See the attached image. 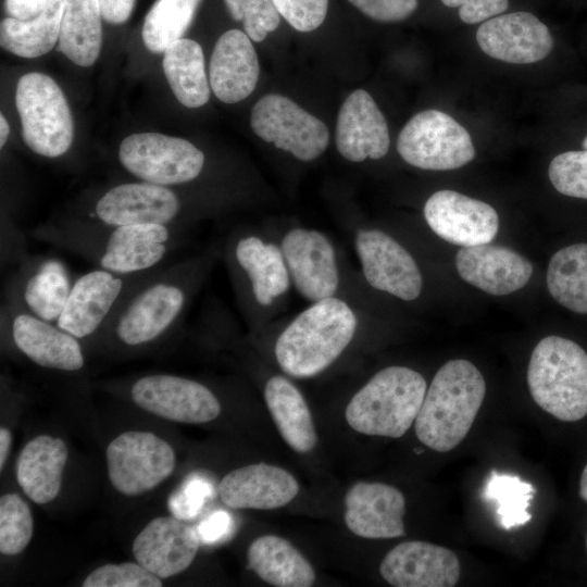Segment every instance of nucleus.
I'll use <instances>...</instances> for the list:
<instances>
[{"mask_svg": "<svg viewBox=\"0 0 587 587\" xmlns=\"http://www.w3.org/2000/svg\"><path fill=\"white\" fill-rule=\"evenodd\" d=\"M182 233L179 226L114 225L74 216L39 225L28 235L74 253L98 268L136 274L165 264L179 246Z\"/></svg>", "mask_w": 587, "mask_h": 587, "instance_id": "obj_1", "label": "nucleus"}, {"mask_svg": "<svg viewBox=\"0 0 587 587\" xmlns=\"http://www.w3.org/2000/svg\"><path fill=\"white\" fill-rule=\"evenodd\" d=\"M203 267L197 259L165 263L153 270L124 299L96 340L135 350L170 336L183 320Z\"/></svg>", "mask_w": 587, "mask_h": 587, "instance_id": "obj_2", "label": "nucleus"}, {"mask_svg": "<svg viewBox=\"0 0 587 587\" xmlns=\"http://www.w3.org/2000/svg\"><path fill=\"white\" fill-rule=\"evenodd\" d=\"M485 394V379L472 362L457 359L445 363L415 419L419 440L437 452L454 449L470 432Z\"/></svg>", "mask_w": 587, "mask_h": 587, "instance_id": "obj_3", "label": "nucleus"}, {"mask_svg": "<svg viewBox=\"0 0 587 587\" xmlns=\"http://www.w3.org/2000/svg\"><path fill=\"white\" fill-rule=\"evenodd\" d=\"M357 317L342 300L315 301L279 335L275 357L290 376L312 377L327 369L352 340Z\"/></svg>", "mask_w": 587, "mask_h": 587, "instance_id": "obj_4", "label": "nucleus"}, {"mask_svg": "<svg viewBox=\"0 0 587 587\" xmlns=\"http://www.w3.org/2000/svg\"><path fill=\"white\" fill-rule=\"evenodd\" d=\"M527 385L535 403L563 422L587 415V353L567 338L547 336L534 348Z\"/></svg>", "mask_w": 587, "mask_h": 587, "instance_id": "obj_5", "label": "nucleus"}, {"mask_svg": "<svg viewBox=\"0 0 587 587\" xmlns=\"http://www.w3.org/2000/svg\"><path fill=\"white\" fill-rule=\"evenodd\" d=\"M426 382L405 366L377 372L350 400L345 417L358 433L390 438L402 437L415 422Z\"/></svg>", "mask_w": 587, "mask_h": 587, "instance_id": "obj_6", "label": "nucleus"}, {"mask_svg": "<svg viewBox=\"0 0 587 587\" xmlns=\"http://www.w3.org/2000/svg\"><path fill=\"white\" fill-rule=\"evenodd\" d=\"M21 134L35 153L55 159L72 146L74 125L66 98L59 85L43 73L23 75L15 90Z\"/></svg>", "mask_w": 587, "mask_h": 587, "instance_id": "obj_7", "label": "nucleus"}, {"mask_svg": "<svg viewBox=\"0 0 587 587\" xmlns=\"http://www.w3.org/2000/svg\"><path fill=\"white\" fill-rule=\"evenodd\" d=\"M153 270L118 274L96 267L79 275L74 279L57 325L82 342L96 340L124 299Z\"/></svg>", "mask_w": 587, "mask_h": 587, "instance_id": "obj_8", "label": "nucleus"}, {"mask_svg": "<svg viewBox=\"0 0 587 587\" xmlns=\"http://www.w3.org/2000/svg\"><path fill=\"white\" fill-rule=\"evenodd\" d=\"M117 158L139 180L167 187L193 182L205 163L204 153L190 141L159 133L127 136L118 147Z\"/></svg>", "mask_w": 587, "mask_h": 587, "instance_id": "obj_9", "label": "nucleus"}, {"mask_svg": "<svg viewBox=\"0 0 587 587\" xmlns=\"http://www.w3.org/2000/svg\"><path fill=\"white\" fill-rule=\"evenodd\" d=\"M397 150L408 164L432 171L455 170L475 157L467 130L447 113L434 109L419 112L404 125Z\"/></svg>", "mask_w": 587, "mask_h": 587, "instance_id": "obj_10", "label": "nucleus"}, {"mask_svg": "<svg viewBox=\"0 0 587 587\" xmlns=\"http://www.w3.org/2000/svg\"><path fill=\"white\" fill-rule=\"evenodd\" d=\"M185 214L182 196L172 187L139 180L102 191L78 217L114 225L179 226Z\"/></svg>", "mask_w": 587, "mask_h": 587, "instance_id": "obj_11", "label": "nucleus"}, {"mask_svg": "<svg viewBox=\"0 0 587 587\" xmlns=\"http://www.w3.org/2000/svg\"><path fill=\"white\" fill-rule=\"evenodd\" d=\"M111 485L125 496L154 489L174 471L173 447L150 432L128 430L116 436L105 450Z\"/></svg>", "mask_w": 587, "mask_h": 587, "instance_id": "obj_12", "label": "nucleus"}, {"mask_svg": "<svg viewBox=\"0 0 587 587\" xmlns=\"http://www.w3.org/2000/svg\"><path fill=\"white\" fill-rule=\"evenodd\" d=\"M1 333L33 363L49 370L78 372L85 366L83 342L57 325L18 304L3 300Z\"/></svg>", "mask_w": 587, "mask_h": 587, "instance_id": "obj_13", "label": "nucleus"}, {"mask_svg": "<svg viewBox=\"0 0 587 587\" xmlns=\"http://www.w3.org/2000/svg\"><path fill=\"white\" fill-rule=\"evenodd\" d=\"M250 125L257 136L301 161L319 158L329 142L328 129L320 118L277 93L257 101Z\"/></svg>", "mask_w": 587, "mask_h": 587, "instance_id": "obj_14", "label": "nucleus"}, {"mask_svg": "<svg viewBox=\"0 0 587 587\" xmlns=\"http://www.w3.org/2000/svg\"><path fill=\"white\" fill-rule=\"evenodd\" d=\"M128 392L133 402L143 411L173 422L208 423L215 420L222 409L209 387L173 374L138 377L130 384Z\"/></svg>", "mask_w": 587, "mask_h": 587, "instance_id": "obj_15", "label": "nucleus"}, {"mask_svg": "<svg viewBox=\"0 0 587 587\" xmlns=\"http://www.w3.org/2000/svg\"><path fill=\"white\" fill-rule=\"evenodd\" d=\"M73 283L68 267L60 259L28 254L5 280L3 300L14 302L42 320L57 323Z\"/></svg>", "mask_w": 587, "mask_h": 587, "instance_id": "obj_16", "label": "nucleus"}, {"mask_svg": "<svg viewBox=\"0 0 587 587\" xmlns=\"http://www.w3.org/2000/svg\"><path fill=\"white\" fill-rule=\"evenodd\" d=\"M424 216L437 236L460 247L489 243L499 229L498 213L490 204L450 189L427 199Z\"/></svg>", "mask_w": 587, "mask_h": 587, "instance_id": "obj_17", "label": "nucleus"}, {"mask_svg": "<svg viewBox=\"0 0 587 587\" xmlns=\"http://www.w3.org/2000/svg\"><path fill=\"white\" fill-rule=\"evenodd\" d=\"M355 249L367 283L402 300L416 299L422 275L412 255L392 237L376 229H361Z\"/></svg>", "mask_w": 587, "mask_h": 587, "instance_id": "obj_18", "label": "nucleus"}, {"mask_svg": "<svg viewBox=\"0 0 587 587\" xmlns=\"http://www.w3.org/2000/svg\"><path fill=\"white\" fill-rule=\"evenodd\" d=\"M479 48L507 63L529 64L544 60L553 48L549 28L529 12L494 16L476 32Z\"/></svg>", "mask_w": 587, "mask_h": 587, "instance_id": "obj_19", "label": "nucleus"}, {"mask_svg": "<svg viewBox=\"0 0 587 587\" xmlns=\"http://www.w3.org/2000/svg\"><path fill=\"white\" fill-rule=\"evenodd\" d=\"M280 249L301 296L314 302L334 297L338 270L334 247L326 236L317 230L295 228L286 234Z\"/></svg>", "mask_w": 587, "mask_h": 587, "instance_id": "obj_20", "label": "nucleus"}, {"mask_svg": "<svg viewBox=\"0 0 587 587\" xmlns=\"http://www.w3.org/2000/svg\"><path fill=\"white\" fill-rule=\"evenodd\" d=\"M197 528L175 516L151 520L135 537V560L161 579L184 572L200 546Z\"/></svg>", "mask_w": 587, "mask_h": 587, "instance_id": "obj_21", "label": "nucleus"}, {"mask_svg": "<svg viewBox=\"0 0 587 587\" xmlns=\"http://www.w3.org/2000/svg\"><path fill=\"white\" fill-rule=\"evenodd\" d=\"M460 571L453 551L421 540L397 545L379 565L382 577L395 587H453Z\"/></svg>", "mask_w": 587, "mask_h": 587, "instance_id": "obj_22", "label": "nucleus"}, {"mask_svg": "<svg viewBox=\"0 0 587 587\" xmlns=\"http://www.w3.org/2000/svg\"><path fill=\"white\" fill-rule=\"evenodd\" d=\"M405 499L394 486L359 482L345 496V523L354 535L388 539L405 534Z\"/></svg>", "mask_w": 587, "mask_h": 587, "instance_id": "obj_23", "label": "nucleus"}, {"mask_svg": "<svg viewBox=\"0 0 587 587\" xmlns=\"http://www.w3.org/2000/svg\"><path fill=\"white\" fill-rule=\"evenodd\" d=\"M336 147L349 161L361 162L385 157L389 149V132L385 116L371 95L352 91L342 102L336 124Z\"/></svg>", "mask_w": 587, "mask_h": 587, "instance_id": "obj_24", "label": "nucleus"}, {"mask_svg": "<svg viewBox=\"0 0 587 587\" xmlns=\"http://www.w3.org/2000/svg\"><path fill=\"white\" fill-rule=\"evenodd\" d=\"M455 266L463 280L494 296L521 289L533 273V265L524 255L490 243L462 247L457 252Z\"/></svg>", "mask_w": 587, "mask_h": 587, "instance_id": "obj_25", "label": "nucleus"}, {"mask_svg": "<svg viewBox=\"0 0 587 587\" xmlns=\"http://www.w3.org/2000/svg\"><path fill=\"white\" fill-rule=\"evenodd\" d=\"M217 491L222 502L230 509L273 510L294 500L299 484L286 470L260 462L226 474Z\"/></svg>", "mask_w": 587, "mask_h": 587, "instance_id": "obj_26", "label": "nucleus"}, {"mask_svg": "<svg viewBox=\"0 0 587 587\" xmlns=\"http://www.w3.org/2000/svg\"><path fill=\"white\" fill-rule=\"evenodd\" d=\"M260 66L249 36L239 29L225 32L216 41L209 67V83L224 103H236L254 90Z\"/></svg>", "mask_w": 587, "mask_h": 587, "instance_id": "obj_27", "label": "nucleus"}, {"mask_svg": "<svg viewBox=\"0 0 587 587\" xmlns=\"http://www.w3.org/2000/svg\"><path fill=\"white\" fill-rule=\"evenodd\" d=\"M63 439L39 435L22 449L16 464V479L24 494L37 504L51 502L59 495L67 461Z\"/></svg>", "mask_w": 587, "mask_h": 587, "instance_id": "obj_28", "label": "nucleus"}, {"mask_svg": "<svg viewBox=\"0 0 587 587\" xmlns=\"http://www.w3.org/2000/svg\"><path fill=\"white\" fill-rule=\"evenodd\" d=\"M232 257L247 276L259 304H271L288 289L289 271L282 249L274 243H264L252 235L242 236L236 240Z\"/></svg>", "mask_w": 587, "mask_h": 587, "instance_id": "obj_29", "label": "nucleus"}, {"mask_svg": "<svg viewBox=\"0 0 587 587\" xmlns=\"http://www.w3.org/2000/svg\"><path fill=\"white\" fill-rule=\"evenodd\" d=\"M248 567L263 582L277 587H310L315 572L310 562L287 539L264 535L247 551Z\"/></svg>", "mask_w": 587, "mask_h": 587, "instance_id": "obj_30", "label": "nucleus"}, {"mask_svg": "<svg viewBox=\"0 0 587 587\" xmlns=\"http://www.w3.org/2000/svg\"><path fill=\"white\" fill-rule=\"evenodd\" d=\"M264 399L286 444L299 453L313 450L317 436L310 409L299 389L287 378L273 376L265 384Z\"/></svg>", "mask_w": 587, "mask_h": 587, "instance_id": "obj_31", "label": "nucleus"}, {"mask_svg": "<svg viewBox=\"0 0 587 587\" xmlns=\"http://www.w3.org/2000/svg\"><path fill=\"white\" fill-rule=\"evenodd\" d=\"M99 0H65L57 50L79 66L92 65L102 45Z\"/></svg>", "mask_w": 587, "mask_h": 587, "instance_id": "obj_32", "label": "nucleus"}, {"mask_svg": "<svg viewBox=\"0 0 587 587\" xmlns=\"http://www.w3.org/2000/svg\"><path fill=\"white\" fill-rule=\"evenodd\" d=\"M162 66L173 93L184 107L195 109L208 102L210 83L197 41L180 38L171 43L164 51Z\"/></svg>", "mask_w": 587, "mask_h": 587, "instance_id": "obj_33", "label": "nucleus"}, {"mask_svg": "<svg viewBox=\"0 0 587 587\" xmlns=\"http://www.w3.org/2000/svg\"><path fill=\"white\" fill-rule=\"evenodd\" d=\"M65 0H49L37 16L21 21L5 17L0 23L1 47L22 58H37L51 51L59 40Z\"/></svg>", "mask_w": 587, "mask_h": 587, "instance_id": "obj_34", "label": "nucleus"}, {"mask_svg": "<svg viewBox=\"0 0 587 587\" xmlns=\"http://www.w3.org/2000/svg\"><path fill=\"white\" fill-rule=\"evenodd\" d=\"M547 287L566 309L587 314V243H574L557 251L549 261Z\"/></svg>", "mask_w": 587, "mask_h": 587, "instance_id": "obj_35", "label": "nucleus"}, {"mask_svg": "<svg viewBox=\"0 0 587 587\" xmlns=\"http://www.w3.org/2000/svg\"><path fill=\"white\" fill-rule=\"evenodd\" d=\"M201 0H157L147 13L141 37L146 48L161 53L182 38Z\"/></svg>", "mask_w": 587, "mask_h": 587, "instance_id": "obj_36", "label": "nucleus"}, {"mask_svg": "<svg viewBox=\"0 0 587 587\" xmlns=\"http://www.w3.org/2000/svg\"><path fill=\"white\" fill-rule=\"evenodd\" d=\"M534 494L535 489L529 483L495 471L490 473L484 490V497L497 503L496 513L505 529L524 525L530 520L527 508Z\"/></svg>", "mask_w": 587, "mask_h": 587, "instance_id": "obj_37", "label": "nucleus"}, {"mask_svg": "<svg viewBox=\"0 0 587 587\" xmlns=\"http://www.w3.org/2000/svg\"><path fill=\"white\" fill-rule=\"evenodd\" d=\"M34 521L29 505L17 494L0 498V552L17 555L32 540Z\"/></svg>", "mask_w": 587, "mask_h": 587, "instance_id": "obj_38", "label": "nucleus"}, {"mask_svg": "<svg viewBox=\"0 0 587 587\" xmlns=\"http://www.w3.org/2000/svg\"><path fill=\"white\" fill-rule=\"evenodd\" d=\"M229 15L237 22H242L245 33L255 42L276 30L280 23L273 0H224Z\"/></svg>", "mask_w": 587, "mask_h": 587, "instance_id": "obj_39", "label": "nucleus"}, {"mask_svg": "<svg viewBox=\"0 0 587 587\" xmlns=\"http://www.w3.org/2000/svg\"><path fill=\"white\" fill-rule=\"evenodd\" d=\"M548 175L560 193L587 199V150L558 154L550 162Z\"/></svg>", "mask_w": 587, "mask_h": 587, "instance_id": "obj_40", "label": "nucleus"}, {"mask_svg": "<svg viewBox=\"0 0 587 587\" xmlns=\"http://www.w3.org/2000/svg\"><path fill=\"white\" fill-rule=\"evenodd\" d=\"M162 579L136 562L104 564L91 571L83 587H160Z\"/></svg>", "mask_w": 587, "mask_h": 587, "instance_id": "obj_41", "label": "nucleus"}, {"mask_svg": "<svg viewBox=\"0 0 587 587\" xmlns=\"http://www.w3.org/2000/svg\"><path fill=\"white\" fill-rule=\"evenodd\" d=\"M213 494L211 480L200 474H193L168 498V509L175 517L185 521L193 519Z\"/></svg>", "mask_w": 587, "mask_h": 587, "instance_id": "obj_42", "label": "nucleus"}, {"mask_svg": "<svg viewBox=\"0 0 587 587\" xmlns=\"http://www.w3.org/2000/svg\"><path fill=\"white\" fill-rule=\"evenodd\" d=\"M278 13L298 32L309 33L324 22L328 0H273Z\"/></svg>", "mask_w": 587, "mask_h": 587, "instance_id": "obj_43", "label": "nucleus"}, {"mask_svg": "<svg viewBox=\"0 0 587 587\" xmlns=\"http://www.w3.org/2000/svg\"><path fill=\"white\" fill-rule=\"evenodd\" d=\"M370 18L379 22H399L408 18L417 8V0H348Z\"/></svg>", "mask_w": 587, "mask_h": 587, "instance_id": "obj_44", "label": "nucleus"}, {"mask_svg": "<svg viewBox=\"0 0 587 587\" xmlns=\"http://www.w3.org/2000/svg\"><path fill=\"white\" fill-rule=\"evenodd\" d=\"M446 7L459 8V17L466 24L485 22L503 13L508 0H440Z\"/></svg>", "mask_w": 587, "mask_h": 587, "instance_id": "obj_45", "label": "nucleus"}, {"mask_svg": "<svg viewBox=\"0 0 587 587\" xmlns=\"http://www.w3.org/2000/svg\"><path fill=\"white\" fill-rule=\"evenodd\" d=\"M196 528L201 541L214 544L230 536L234 521L227 512L215 511L208 515Z\"/></svg>", "mask_w": 587, "mask_h": 587, "instance_id": "obj_46", "label": "nucleus"}, {"mask_svg": "<svg viewBox=\"0 0 587 587\" xmlns=\"http://www.w3.org/2000/svg\"><path fill=\"white\" fill-rule=\"evenodd\" d=\"M49 0H4L5 12L9 17L21 21L30 20L40 14Z\"/></svg>", "mask_w": 587, "mask_h": 587, "instance_id": "obj_47", "label": "nucleus"}, {"mask_svg": "<svg viewBox=\"0 0 587 587\" xmlns=\"http://www.w3.org/2000/svg\"><path fill=\"white\" fill-rule=\"evenodd\" d=\"M135 1L99 0L102 17L111 24H123L129 18Z\"/></svg>", "mask_w": 587, "mask_h": 587, "instance_id": "obj_48", "label": "nucleus"}, {"mask_svg": "<svg viewBox=\"0 0 587 587\" xmlns=\"http://www.w3.org/2000/svg\"><path fill=\"white\" fill-rule=\"evenodd\" d=\"M11 446H12V434L9 428L2 426L0 428V471L1 472L7 462Z\"/></svg>", "mask_w": 587, "mask_h": 587, "instance_id": "obj_49", "label": "nucleus"}, {"mask_svg": "<svg viewBox=\"0 0 587 587\" xmlns=\"http://www.w3.org/2000/svg\"><path fill=\"white\" fill-rule=\"evenodd\" d=\"M0 147L2 148L8 140L10 126L3 114L0 115Z\"/></svg>", "mask_w": 587, "mask_h": 587, "instance_id": "obj_50", "label": "nucleus"}, {"mask_svg": "<svg viewBox=\"0 0 587 587\" xmlns=\"http://www.w3.org/2000/svg\"><path fill=\"white\" fill-rule=\"evenodd\" d=\"M579 496L587 503V464L582 472L579 480Z\"/></svg>", "mask_w": 587, "mask_h": 587, "instance_id": "obj_51", "label": "nucleus"}, {"mask_svg": "<svg viewBox=\"0 0 587 587\" xmlns=\"http://www.w3.org/2000/svg\"><path fill=\"white\" fill-rule=\"evenodd\" d=\"M583 147H584L585 150H587V136H586V138L584 139V141H583Z\"/></svg>", "mask_w": 587, "mask_h": 587, "instance_id": "obj_52", "label": "nucleus"}, {"mask_svg": "<svg viewBox=\"0 0 587 587\" xmlns=\"http://www.w3.org/2000/svg\"><path fill=\"white\" fill-rule=\"evenodd\" d=\"M586 546H587V538H586Z\"/></svg>", "mask_w": 587, "mask_h": 587, "instance_id": "obj_53", "label": "nucleus"}]
</instances>
